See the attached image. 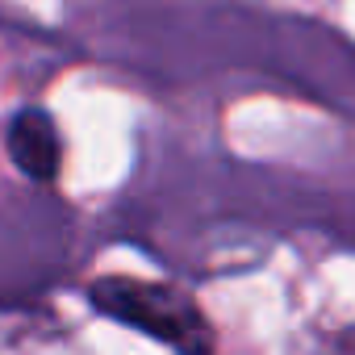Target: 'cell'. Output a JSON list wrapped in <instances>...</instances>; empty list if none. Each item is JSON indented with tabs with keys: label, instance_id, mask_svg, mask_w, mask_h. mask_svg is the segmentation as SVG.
<instances>
[{
	"label": "cell",
	"instance_id": "6da1fadb",
	"mask_svg": "<svg viewBox=\"0 0 355 355\" xmlns=\"http://www.w3.org/2000/svg\"><path fill=\"white\" fill-rule=\"evenodd\" d=\"M88 301L105 318H113L130 330H142L155 343L180 347V351H209L214 347L209 322L197 309V301L180 288H171V284L109 276V280H96L88 288Z\"/></svg>",
	"mask_w": 355,
	"mask_h": 355
},
{
	"label": "cell",
	"instance_id": "7a4b0ae2",
	"mask_svg": "<svg viewBox=\"0 0 355 355\" xmlns=\"http://www.w3.org/2000/svg\"><path fill=\"white\" fill-rule=\"evenodd\" d=\"M5 142L13 163L21 167V175H30L34 184H51L59 167H63V138L59 125L46 109H21L13 113V121L5 125Z\"/></svg>",
	"mask_w": 355,
	"mask_h": 355
}]
</instances>
